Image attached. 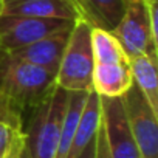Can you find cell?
<instances>
[{
  "label": "cell",
  "instance_id": "ffe728a7",
  "mask_svg": "<svg viewBox=\"0 0 158 158\" xmlns=\"http://www.w3.org/2000/svg\"><path fill=\"white\" fill-rule=\"evenodd\" d=\"M6 57H8V53H6V51L2 48V45H0V65L3 64V60H5Z\"/></svg>",
  "mask_w": 158,
  "mask_h": 158
},
{
  "label": "cell",
  "instance_id": "7402d4cb",
  "mask_svg": "<svg viewBox=\"0 0 158 158\" xmlns=\"http://www.w3.org/2000/svg\"><path fill=\"white\" fill-rule=\"evenodd\" d=\"M0 14H2V0H0Z\"/></svg>",
  "mask_w": 158,
  "mask_h": 158
},
{
  "label": "cell",
  "instance_id": "3957f363",
  "mask_svg": "<svg viewBox=\"0 0 158 158\" xmlns=\"http://www.w3.org/2000/svg\"><path fill=\"white\" fill-rule=\"evenodd\" d=\"M67 102L68 92L56 85L48 99L33 112L28 129L25 130L27 149L31 158H54Z\"/></svg>",
  "mask_w": 158,
  "mask_h": 158
},
{
  "label": "cell",
  "instance_id": "2e32d148",
  "mask_svg": "<svg viewBox=\"0 0 158 158\" xmlns=\"http://www.w3.org/2000/svg\"><path fill=\"white\" fill-rule=\"evenodd\" d=\"M27 147V132L20 121H0V158H19Z\"/></svg>",
  "mask_w": 158,
  "mask_h": 158
},
{
  "label": "cell",
  "instance_id": "7c38bea8",
  "mask_svg": "<svg viewBox=\"0 0 158 158\" xmlns=\"http://www.w3.org/2000/svg\"><path fill=\"white\" fill-rule=\"evenodd\" d=\"M99 127H101V98L90 90L84 109L77 119L68 158H79V155L89 147V144L96 139Z\"/></svg>",
  "mask_w": 158,
  "mask_h": 158
},
{
  "label": "cell",
  "instance_id": "30bf717a",
  "mask_svg": "<svg viewBox=\"0 0 158 158\" xmlns=\"http://www.w3.org/2000/svg\"><path fill=\"white\" fill-rule=\"evenodd\" d=\"M133 79L129 62L95 64L92 73V92L99 98H121L132 87Z\"/></svg>",
  "mask_w": 158,
  "mask_h": 158
},
{
  "label": "cell",
  "instance_id": "7a4b0ae2",
  "mask_svg": "<svg viewBox=\"0 0 158 158\" xmlns=\"http://www.w3.org/2000/svg\"><path fill=\"white\" fill-rule=\"evenodd\" d=\"M93 67L92 27L82 19H77L70 31L56 73L57 87L67 92H90Z\"/></svg>",
  "mask_w": 158,
  "mask_h": 158
},
{
  "label": "cell",
  "instance_id": "8992f818",
  "mask_svg": "<svg viewBox=\"0 0 158 158\" xmlns=\"http://www.w3.org/2000/svg\"><path fill=\"white\" fill-rule=\"evenodd\" d=\"M123 98L127 123L141 158H158V113L139 89L132 84Z\"/></svg>",
  "mask_w": 158,
  "mask_h": 158
},
{
  "label": "cell",
  "instance_id": "277c9868",
  "mask_svg": "<svg viewBox=\"0 0 158 158\" xmlns=\"http://www.w3.org/2000/svg\"><path fill=\"white\" fill-rule=\"evenodd\" d=\"M127 59L150 54L156 56L158 31L152 28L144 0H124V13L112 31Z\"/></svg>",
  "mask_w": 158,
  "mask_h": 158
},
{
  "label": "cell",
  "instance_id": "8fae6325",
  "mask_svg": "<svg viewBox=\"0 0 158 158\" xmlns=\"http://www.w3.org/2000/svg\"><path fill=\"white\" fill-rule=\"evenodd\" d=\"M79 19L92 28L113 31L124 13V0H71Z\"/></svg>",
  "mask_w": 158,
  "mask_h": 158
},
{
  "label": "cell",
  "instance_id": "44dd1931",
  "mask_svg": "<svg viewBox=\"0 0 158 158\" xmlns=\"http://www.w3.org/2000/svg\"><path fill=\"white\" fill-rule=\"evenodd\" d=\"M19 158H31V156H30V152H28V149H27V147H25V150L22 152V155H20Z\"/></svg>",
  "mask_w": 158,
  "mask_h": 158
},
{
  "label": "cell",
  "instance_id": "e0dca14e",
  "mask_svg": "<svg viewBox=\"0 0 158 158\" xmlns=\"http://www.w3.org/2000/svg\"><path fill=\"white\" fill-rule=\"evenodd\" d=\"M95 158H112L110 152H109V146H107V139H106V133H104L102 124H101V127L98 130V135H96V153H95Z\"/></svg>",
  "mask_w": 158,
  "mask_h": 158
},
{
  "label": "cell",
  "instance_id": "9c48e42d",
  "mask_svg": "<svg viewBox=\"0 0 158 158\" xmlns=\"http://www.w3.org/2000/svg\"><path fill=\"white\" fill-rule=\"evenodd\" d=\"M2 14L71 22L79 19L71 0H2Z\"/></svg>",
  "mask_w": 158,
  "mask_h": 158
},
{
  "label": "cell",
  "instance_id": "9a60e30c",
  "mask_svg": "<svg viewBox=\"0 0 158 158\" xmlns=\"http://www.w3.org/2000/svg\"><path fill=\"white\" fill-rule=\"evenodd\" d=\"M92 53L95 64H123L129 62L123 47L112 31L92 28Z\"/></svg>",
  "mask_w": 158,
  "mask_h": 158
},
{
  "label": "cell",
  "instance_id": "ac0fdd59",
  "mask_svg": "<svg viewBox=\"0 0 158 158\" xmlns=\"http://www.w3.org/2000/svg\"><path fill=\"white\" fill-rule=\"evenodd\" d=\"M20 121V123H23L22 121V118L17 115V113H14V112H11L2 101H0V121Z\"/></svg>",
  "mask_w": 158,
  "mask_h": 158
},
{
  "label": "cell",
  "instance_id": "5bb4252c",
  "mask_svg": "<svg viewBox=\"0 0 158 158\" xmlns=\"http://www.w3.org/2000/svg\"><path fill=\"white\" fill-rule=\"evenodd\" d=\"M89 92H68V102H67V110L60 129V136L57 143V150L54 158H68L70 149H71V141L73 135L77 126V119L81 115L84 104L87 101Z\"/></svg>",
  "mask_w": 158,
  "mask_h": 158
},
{
  "label": "cell",
  "instance_id": "d6986e66",
  "mask_svg": "<svg viewBox=\"0 0 158 158\" xmlns=\"http://www.w3.org/2000/svg\"><path fill=\"white\" fill-rule=\"evenodd\" d=\"M95 153H96V139L89 144V147L79 155V158H95Z\"/></svg>",
  "mask_w": 158,
  "mask_h": 158
},
{
  "label": "cell",
  "instance_id": "ba28073f",
  "mask_svg": "<svg viewBox=\"0 0 158 158\" xmlns=\"http://www.w3.org/2000/svg\"><path fill=\"white\" fill-rule=\"evenodd\" d=\"M70 31L71 30L48 36V37L40 39V40H37L34 44H30L27 47L13 50L8 54L11 57L17 59V60H23V62L37 65L40 68H45L48 71L57 73L64 50L67 47V40H68Z\"/></svg>",
  "mask_w": 158,
  "mask_h": 158
},
{
  "label": "cell",
  "instance_id": "52a82bcc",
  "mask_svg": "<svg viewBox=\"0 0 158 158\" xmlns=\"http://www.w3.org/2000/svg\"><path fill=\"white\" fill-rule=\"evenodd\" d=\"M101 124L112 158H141L127 123L123 98H101Z\"/></svg>",
  "mask_w": 158,
  "mask_h": 158
},
{
  "label": "cell",
  "instance_id": "5b68a950",
  "mask_svg": "<svg viewBox=\"0 0 158 158\" xmlns=\"http://www.w3.org/2000/svg\"><path fill=\"white\" fill-rule=\"evenodd\" d=\"M74 22L62 19H40L0 14V45L6 53H10L13 50L45 39L48 36L68 31L73 28Z\"/></svg>",
  "mask_w": 158,
  "mask_h": 158
},
{
  "label": "cell",
  "instance_id": "4fadbf2b",
  "mask_svg": "<svg viewBox=\"0 0 158 158\" xmlns=\"http://www.w3.org/2000/svg\"><path fill=\"white\" fill-rule=\"evenodd\" d=\"M133 84L146 96L150 107L158 113V68L156 56L144 54L129 60Z\"/></svg>",
  "mask_w": 158,
  "mask_h": 158
},
{
  "label": "cell",
  "instance_id": "6da1fadb",
  "mask_svg": "<svg viewBox=\"0 0 158 158\" xmlns=\"http://www.w3.org/2000/svg\"><path fill=\"white\" fill-rule=\"evenodd\" d=\"M56 85V73L10 54L0 65V101L20 118L40 107Z\"/></svg>",
  "mask_w": 158,
  "mask_h": 158
}]
</instances>
